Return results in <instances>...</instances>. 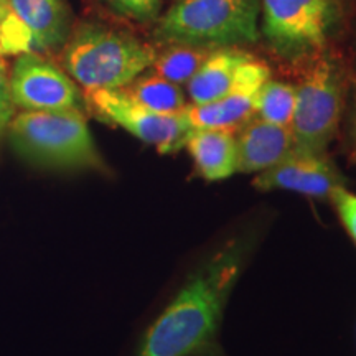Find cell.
<instances>
[{
	"label": "cell",
	"mask_w": 356,
	"mask_h": 356,
	"mask_svg": "<svg viewBox=\"0 0 356 356\" xmlns=\"http://www.w3.org/2000/svg\"><path fill=\"white\" fill-rule=\"evenodd\" d=\"M121 89L137 104L155 113L178 114L184 113L186 108L185 95L180 86L155 73H142Z\"/></svg>",
	"instance_id": "9a60e30c"
},
{
	"label": "cell",
	"mask_w": 356,
	"mask_h": 356,
	"mask_svg": "<svg viewBox=\"0 0 356 356\" xmlns=\"http://www.w3.org/2000/svg\"><path fill=\"white\" fill-rule=\"evenodd\" d=\"M200 175L225 180L236 172V139L226 129H195L185 144Z\"/></svg>",
	"instance_id": "5bb4252c"
},
{
	"label": "cell",
	"mask_w": 356,
	"mask_h": 356,
	"mask_svg": "<svg viewBox=\"0 0 356 356\" xmlns=\"http://www.w3.org/2000/svg\"><path fill=\"white\" fill-rule=\"evenodd\" d=\"M8 83L13 104L25 111L83 109L86 104L70 74L33 51L19 56Z\"/></svg>",
	"instance_id": "ba28073f"
},
{
	"label": "cell",
	"mask_w": 356,
	"mask_h": 356,
	"mask_svg": "<svg viewBox=\"0 0 356 356\" xmlns=\"http://www.w3.org/2000/svg\"><path fill=\"white\" fill-rule=\"evenodd\" d=\"M236 139V172L252 173L274 167L293 150L291 127L249 119Z\"/></svg>",
	"instance_id": "8fae6325"
},
{
	"label": "cell",
	"mask_w": 356,
	"mask_h": 356,
	"mask_svg": "<svg viewBox=\"0 0 356 356\" xmlns=\"http://www.w3.org/2000/svg\"><path fill=\"white\" fill-rule=\"evenodd\" d=\"M241 262L238 244L225 246L204 262L149 328L139 356H186L210 343Z\"/></svg>",
	"instance_id": "6da1fadb"
},
{
	"label": "cell",
	"mask_w": 356,
	"mask_h": 356,
	"mask_svg": "<svg viewBox=\"0 0 356 356\" xmlns=\"http://www.w3.org/2000/svg\"><path fill=\"white\" fill-rule=\"evenodd\" d=\"M0 6H8V0H0Z\"/></svg>",
	"instance_id": "cb8c5ba5"
},
{
	"label": "cell",
	"mask_w": 356,
	"mask_h": 356,
	"mask_svg": "<svg viewBox=\"0 0 356 356\" xmlns=\"http://www.w3.org/2000/svg\"><path fill=\"white\" fill-rule=\"evenodd\" d=\"M261 0H177L159 19L155 40L163 44L238 48L256 43Z\"/></svg>",
	"instance_id": "3957f363"
},
{
	"label": "cell",
	"mask_w": 356,
	"mask_h": 356,
	"mask_svg": "<svg viewBox=\"0 0 356 356\" xmlns=\"http://www.w3.org/2000/svg\"><path fill=\"white\" fill-rule=\"evenodd\" d=\"M335 17L337 0H261V32L289 58L323 47Z\"/></svg>",
	"instance_id": "8992f818"
},
{
	"label": "cell",
	"mask_w": 356,
	"mask_h": 356,
	"mask_svg": "<svg viewBox=\"0 0 356 356\" xmlns=\"http://www.w3.org/2000/svg\"><path fill=\"white\" fill-rule=\"evenodd\" d=\"M351 140H353V159L356 160V92L353 106V122H351Z\"/></svg>",
	"instance_id": "44dd1931"
},
{
	"label": "cell",
	"mask_w": 356,
	"mask_h": 356,
	"mask_svg": "<svg viewBox=\"0 0 356 356\" xmlns=\"http://www.w3.org/2000/svg\"><path fill=\"white\" fill-rule=\"evenodd\" d=\"M330 200L335 204L338 216H340L341 222L345 225L346 231H348L356 243V195L346 191L343 185H341L333 191Z\"/></svg>",
	"instance_id": "d6986e66"
},
{
	"label": "cell",
	"mask_w": 356,
	"mask_h": 356,
	"mask_svg": "<svg viewBox=\"0 0 356 356\" xmlns=\"http://www.w3.org/2000/svg\"><path fill=\"white\" fill-rule=\"evenodd\" d=\"M296 111V86L267 79L256 97L254 118L291 127Z\"/></svg>",
	"instance_id": "e0dca14e"
},
{
	"label": "cell",
	"mask_w": 356,
	"mask_h": 356,
	"mask_svg": "<svg viewBox=\"0 0 356 356\" xmlns=\"http://www.w3.org/2000/svg\"><path fill=\"white\" fill-rule=\"evenodd\" d=\"M119 15L137 22H154L159 19L162 0H106Z\"/></svg>",
	"instance_id": "ac0fdd59"
},
{
	"label": "cell",
	"mask_w": 356,
	"mask_h": 356,
	"mask_svg": "<svg viewBox=\"0 0 356 356\" xmlns=\"http://www.w3.org/2000/svg\"><path fill=\"white\" fill-rule=\"evenodd\" d=\"M84 102L101 121L122 127L145 144L157 147L162 154L177 152L185 147L195 131L185 113H155L132 101L122 89L86 91Z\"/></svg>",
	"instance_id": "52a82bcc"
},
{
	"label": "cell",
	"mask_w": 356,
	"mask_h": 356,
	"mask_svg": "<svg viewBox=\"0 0 356 356\" xmlns=\"http://www.w3.org/2000/svg\"><path fill=\"white\" fill-rule=\"evenodd\" d=\"M251 55L239 48H216L188 83L191 104H204L226 96L238 78L239 68Z\"/></svg>",
	"instance_id": "4fadbf2b"
},
{
	"label": "cell",
	"mask_w": 356,
	"mask_h": 356,
	"mask_svg": "<svg viewBox=\"0 0 356 356\" xmlns=\"http://www.w3.org/2000/svg\"><path fill=\"white\" fill-rule=\"evenodd\" d=\"M207 356H222V355L218 353V351H210V353H208Z\"/></svg>",
	"instance_id": "603a6c76"
},
{
	"label": "cell",
	"mask_w": 356,
	"mask_h": 356,
	"mask_svg": "<svg viewBox=\"0 0 356 356\" xmlns=\"http://www.w3.org/2000/svg\"><path fill=\"white\" fill-rule=\"evenodd\" d=\"M269 79L266 63L249 58L241 68L231 91L220 99L191 104L185 108V115L193 129H234L244 126L256 113V97L259 89Z\"/></svg>",
	"instance_id": "9c48e42d"
},
{
	"label": "cell",
	"mask_w": 356,
	"mask_h": 356,
	"mask_svg": "<svg viewBox=\"0 0 356 356\" xmlns=\"http://www.w3.org/2000/svg\"><path fill=\"white\" fill-rule=\"evenodd\" d=\"M211 48L190 47V44H168L165 51L157 53L150 68L155 74L175 84L188 83L200 66L204 63Z\"/></svg>",
	"instance_id": "2e32d148"
},
{
	"label": "cell",
	"mask_w": 356,
	"mask_h": 356,
	"mask_svg": "<svg viewBox=\"0 0 356 356\" xmlns=\"http://www.w3.org/2000/svg\"><path fill=\"white\" fill-rule=\"evenodd\" d=\"M343 78L328 56H317L296 88V111L291 124L293 152L323 154L340 126Z\"/></svg>",
	"instance_id": "5b68a950"
},
{
	"label": "cell",
	"mask_w": 356,
	"mask_h": 356,
	"mask_svg": "<svg viewBox=\"0 0 356 356\" xmlns=\"http://www.w3.org/2000/svg\"><path fill=\"white\" fill-rule=\"evenodd\" d=\"M8 10H10V3H8V6H0V25H2L3 15H6Z\"/></svg>",
	"instance_id": "7402d4cb"
},
{
	"label": "cell",
	"mask_w": 356,
	"mask_h": 356,
	"mask_svg": "<svg viewBox=\"0 0 356 356\" xmlns=\"http://www.w3.org/2000/svg\"><path fill=\"white\" fill-rule=\"evenodd\" d=\"M8 70L6 61L0 58V136L7 131L8 124L13 119L15 104L12 101L10 83H8Z\"/></svg>",
	"instance_id": "ffe728a7"
},
{
	"label": "cell",
	"mask_w": 356,
	"mask_h": 356,
	"mask_svg": "<svg viewBox=\"0 0 356 356\" xmlns=\"http://www.w3.org/2000/svg\"><path fill=\"white\" fill-rule=\"evenodd\" d=\"M7 129L15 152L35 165L104 170L81 109L24 111Z\"/></svg>",
	"instance_id": "277c9868"
},
{
	"label": "cell",
	"mask_w": 356,
	"mask_h": 356,
	"mask_svg": "<svg viewBox=\"0 0 356 356\" xmlns=\"http://www.w3.org/2000/svg\"><path fill=\"white\" fill-rule=\"evenodd\" d=\"M254 185L261 190H291L314 198H330L341 178L323 154L292 152L274 167L259 172Z\"/></svg>",
	"instance_id": "30bf717a"
},
{
	"label": "cell",
	"mask_w": 356,
	"mask_h": 356,
	"mask_svg": "<svg viewBox=\"0 0 356 356\" xmlns=\"http://www.w3.org/2000/svg\"><path fill=\"white\" fill-rule=\"evenodd\" d=\"M26 25L37 51H47L68 40L70 10L66 0H8Z\"/></svg>",
	"instance_id": "7c38bea8"
},
{
	"label": "cell",
	"mask_w": 356,
	"mask_h": 356,
	"mask_svg": "<svg viewBox=\"0 0 356 356\" xmlns=\"http://www.w3.org/2000/svg\"><path fill=\"white\" fill-rule=\"evenodd\" d=\"M157 50L134 35L83 25L65 42L61 63L84 91L121 89L152 66Z\"/></svg>",
	"instance_id": "7a4b0ae2"
}]
</instances>
